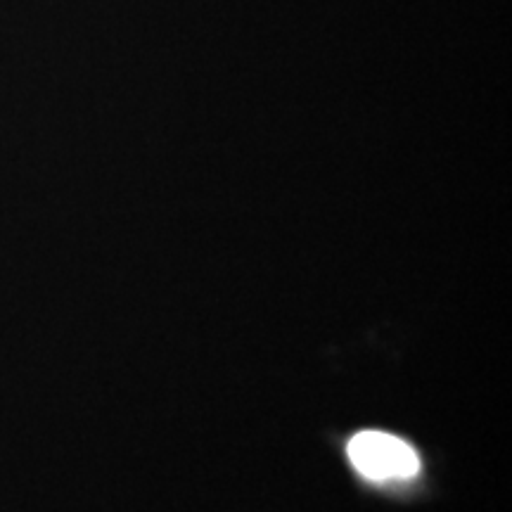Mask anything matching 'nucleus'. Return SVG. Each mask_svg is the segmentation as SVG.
<instances>
[{"label": "nucleus", "mask_w": 512, "mask_h": 512, "mask_svg": "<svg viewBox=\"0 0 512 512\" xmlns=\"http://www.w3.org/2000/svg\"><path fill=\"white\" fill-rule=\"evenodd\" d=\"M349 460L373 482L411 479L418 475L420 458L415 448L387 432H361L349 441Z\"/></svg>", "instance_id": "f257e3e1"}]
</instances>
